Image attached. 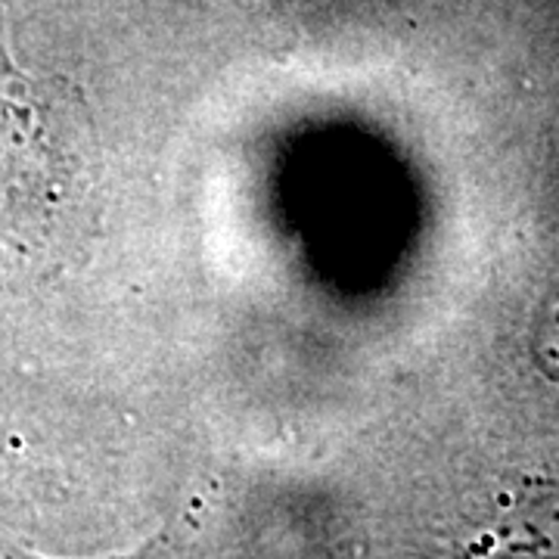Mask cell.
I'll return each instance as SVG.
<instances>
[{
  "mask_svg": "<svg viewBox=\"0 0 559 559\" xmlns=\"http://www.w3.org/2000/svg\"><path fill=\"white\" fill-rule=\"evenodd\" d=\"M162 554V540H150L143 550L138 554H128V557H109V559H159ZM0 559H47L38 557V554H32V550H22L16 544H10V540H0Z\"/></svg>",
  "mask_w": 559,
  "mask_h": 559,
  "instance_id": "1",
  "label": "cell"
},
{
  "mask_svg": "<svg viewBox=\"0 0 559 559\" xmlns=\"http://www.w3.org/2000/svg\"><path fill=\"white\" fill-rule=\"evenodd\" d=\"M13 448H20V441L13 439V436H10V429L0 423V454H7V451H13Z\"/></svg>",
  "mask_w": 559,
  "mask_h": 559,
  "instance_id": "2",
  "label": "cell"
}]
</instances>
